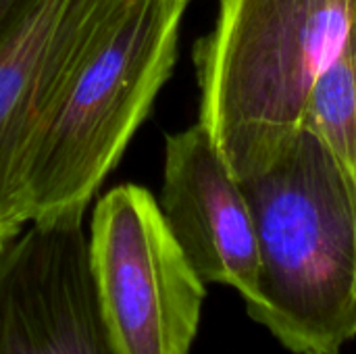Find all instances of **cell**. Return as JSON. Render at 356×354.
I'll return each mask as SVG.
<instances>
[{
	"label": "cell",
	"instance_id": "1",
	"mask_svg": "<svg viewBox=\"0 0 356 354\" xmlns=\"http://www.w3.org/2000/svg\"><path fill=\"white\" fill-rule=\"evenodd\" d=\"M259 286L246 313L294 354H342L356 338V198L332 150L302 127L240 179Z\"/></svg>",
	"mask_w": 356,
	"mask_h": 354
},
{
	"label": "cell",
	"instance_id": "2",
	"mask_svg": "<svg viewBox=\"0 0 356 354\" xmlns=\"http://www.w3.org/2000/svg\"><path fill=\"white\" fill-rule=\"evenodd\" d=\"M356 0H219L198 40V121L238 179L263 171L302 129L311 90L342 46Z\"/></svg>",
	"mask_w": 356,
	"mask_h": 354
},
{
	"label": "cell",
	"instance_id": "3",
	"mask_svg": "<svg viewBox=\"0 0 356 354\" xmlns=\"http://www.w3.org/2000/svg\"><path fill=\"white\" fill-rule=\"evenodd\" d=\"M190 0H123L77 71L29 175L33 221L86 213L177 61Z\"/></svg>",
	"mask_w": 356,
	"mask_h": 354
},
{
	"label": "cell",
	"instance_id": "4",
	"mask_svg": "<svg viewBox=\"0 0 356 354\" xmlns=\"http://www.w3.org/2000/svg\"><path fill=\"white\" fill-rule=\"evenodd\" d=\"M90 267L98 307L119 354H190L207 284L142 186L108 190L94 207Z\"/></svg>",
	"mask_w": 356,
	"mask_h": 354
},
{
	"label": "cell",
	"instance_id": "5",
	"mask_svg": "<svg viewBox=\"0 0 356 354\" xmlns=\"http://www.w3.org/2000/svg\"><path fill=\"white\" fill-rule=\"evenodd\" d=\"M123 0H31L0 44V246L33 221L29 175L77 71Z\"/></svg>",
	"mask_w": 356,
	"mask_h": 354
},
{
	"label": "cell",
	"instance_id": "6",
	"mask_svg": "<svg viewBox=\"0 0 356 354\" xmlns=\"http://www.w3.org/2000/svg\"><path fill=\"white\" fill-rule=\"evenodd\" d=\"M83 219L81 211L35 219L0 246V354H119Z\"/></svg>",
	"mask_w": 356,
	"mask_h": 354
},
{
	"label": "cell",
	"instance_id": "7",
	"mask_svg": "<svg viewBox=\"0 0 356 354\" xmlns=\"http://www.w3.org/2000/svg\"><path fill=\"white\" fill-rule=\"evenodd\" d=\"M161 213L204 284L234 288L244 305L259 286V246L240 179L196 121L165 140Z\"/></svg>",
	"mask_w": 356,
	"mask_h": 354
},
{
	"label": "cell",
	"instance_id": "8",
	"mask_svg": "<svg viewBox=\"0 0 356 354\" xmlns=\"http://www.w3.org/2000/svg\"><path fill=\"white\" fill-rule=\"evenodd\" d=\"M302 127L332 150L356 198V19L311 90Z\"/></svg>",
	"mask_w": 356,
	"mask_h": 354
},
{
	"label": "cell",
	"instance_id": "9",
	"mask_svg": "<svg viewBox=\"0 0 356 354\" xmlns=\"http://www.w3.org/2000/svg\"><path fill=\"white\" fill-rule=\"evenodd\" d=\"M31 0H0V44L19 23Z\"/></svg>",
	"mask_w": 356,
	"mask_h": 354
}]
</instances>
